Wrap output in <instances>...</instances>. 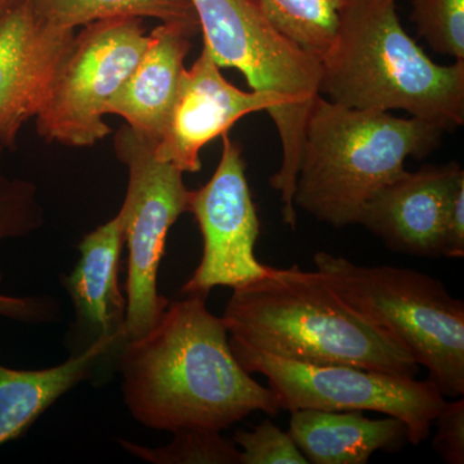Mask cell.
I'll return each mask as SVG.
<instances>
[{
    "mask_svg": "<svg viewBox=\"0 0 464 464\" xmlns=\"http://www.w3.org/2000/svg\"><path fill=\"white\" fill-rule=\"evenodd\" d=\"M206 301L190 295L168 304L154 328L121 351L125 405L149 429L222 432L255 411H282L274 391L239 364L224 319Z\"/></svg>",
    "mask_w": 464,
    "mask_h": 464,
    "instance_id": "6da1fadb",
    "label": "cell"
},
{
    "mask_svg": "<svg viewBox=\"0 0 464 464\" xmlns=\"http://www.w3.org/2000/svg\"><path fill=\"white\" fill-rule=\"evenodd\" d=\"M228 337L271 355L415 377L420 365L353 310L319 271L275 268L232 289L222 316Z\"/></svg>",
    "mask_w": 464,
    "mask_h": 464,
    "instance_id": "7a4b0ae2",
    "label": "cell"
},
{
    "mask_svg": "<svg viewBox=\"0 0 464 464\" xmlns=\"http://www.w3.org/2000/svg\"><path fill=\"white\" fill-rule=\"evenodd\" d=\"M398 2H344L320 58V94L347 108L402 110L444 132L462 127L464 61L433 63L402 27Z\"/></svg>",
    "mask_w": 464,
    "mask_h": 464,
    "instance_id": "3957f363",
    "label": "cell"
},
{
    "mask_svg": "<svg viewBox=\"0 0 464 464\" xmlns=\"http://www.w3.org/2000/svg\"><path fill=\"white\" fill-rule=\"evenodd\" d=\"M444 130L422 119L353 109L323 94L308 114L293 203L333 227L359 224L368 201L439 148Z\"/></svg>",
    "mask_w": 464,
    "mask_h": 464,
    "instance_id": "277c9868",
    "label": "cell"
},
{
    "mask_svg": "<svg viewBox=\"0 0 464 464\" xmlns=\"http://www.w3.org/2000/svg\"><path fill=\"white\" fill-rule=\"evenodd\" d=\"M204 47L219 67L239 70L252 91L276 102L273 116L283 159L270 185L280 192L283 222L297 227L293 197L308 114L320 96V60L284 35L255 0H190Z\"/></svg>",
    "mask_w": 464,
    "mask_h": 464,
    "instance_id": "5b68a950",
    "label": "cell"
},
{
    "mask_svg": "<svg viewBox=\"0 0 464 464\" xmlns=\"http://www.w3.org/2000/svg\"><path fill=\"white\" fill-rule=\"evenodd\" d=\"M316 271L360 315L429 371L444 396L464 393V304L430 275L393 266H360L317 252Z\"/></svg>",
    "mask_w": 464,
    "mask_h": 464,
    "instance_id": "8992f818",
    "label": "cell"
},
{
    "mask_svg": "<svg viewBox=\"0 0 464 464\" xmlns=\"http://www.w3.org/2000/svg\"><path fill=\"white\" fill-rule=\"evenodd\" d=\"M248 373L267 378L282 411H377L399 418L408 441L422 444L447 400L430 382L350 365H316L271 355L232 340Z\"/></svg>",
    "mask_w": 464,
    "mask_h": 464,
    "instance_id": "52a82bcc",
    "label": "cell"
},
{
    "mask_svg": "<svg viewBox=\"0 0 464 464\" xmlns=\"http://www.w3.org/2000/svg\"><path fill=\"white\" fill-rule=\"evenodd\" d=\"M157 142L124 125L116 132V158L128 168V188L119 213L128 258L125 332L142 337L160 320L169 301L158 290V273L168 232L188 210L190 192L183 172L155 154Z\"/></svg>",
    "mask_w": 464,
    "mask_h": 464,
    "instance_id": "ba28073f",
    "label": "cell"
},
{
    "mask_svg": "<svg viewBox=\"0 0 464 464\" xmlns=\"http://www.w3.org/2000/svg\"><path fill=\"white\" fill-rule=\"evenodd\" d=\"M148 41L142 18H108L85 25L35 116L43 139L91 148L108 137L106 106L132 72Z\"/></svg>",
    "mask_w": 464,
    "mask_h": 464,
    "instance_id": "9c48e42d",
    "label": "cell"
},
{
    "mask_svg": "<svg viewBox=\"0 0 464 464\" xmlns=\"http://www.w3.org/2000/svg\"><path fill=\"white\" fill-rule=\"evenodd\" d=\"M246 172L243 150L225 133L215 174L190 192L188 212L199 225L204 246L199 266L183 285L186 295L208 297L216 286L239 288L267 271L256 257L261 225Z\"/></svg>",
    "mask_w": 464,
    "mask_h": 464,
    "instance_id": "30bf717a",
    "label": "cell"
},
{
    "mask_svg": "<svg viewBox=\"0 0 464 464\" xmlns=\"http://www.w3.org/2000/svg\"><path fill=\"white\" fill-rule=\"evenodd\" d=\"M75 32L48 24L25 0L0 25V152L16 149L24 124L35 118Z\"/></svg>",
    "mask_w": 464,
    "mask_h": 464,
    "instance_id": "8fae6325",
    "label": "cell"
},
{
    "mask_svg": "<svg viewBox=\"0 0 464 464\" xmlns=\"http://www.w3.org/2000/svg\"><path fill=\"white\" fill-rule=\"evenodd\" d=\"M266 110L273 118L276 102L267 94L241 91L221 74L203 45L200 56L183 72L179 94L155 154L183 173L201 169L200 151L228 133L244 116Z\"/></svg>",
    "mask_w": 464,
    "mask_h": 464,
    "instance_id": "7c38bea8",
    "label": "cell"
},
{
    "mask_svg": "<svg viewBox=\"0 0 464 464\" xmlns=\"http://www.w3.org/2000/svg\"><path fill=\"white\" fill-rule=\"evenodd\" d=\"M457 163L405 170L382 188L362 210L359 225L393 252L436 258L444 252L445 210Z\"/></svg>",
    "mask_w": 464,
    "mask_h": 464,
    "instance_id": "4fadbf2b",
    "label": "cell"
},
{
    "mask_svg": "<svg viewBox=\"0 0 464 464\" xmlns=\"http://www.w3.org/2000/svg\"><path fill=\"white\" fill-rule=\"evenodd\" d=\"M124 243L123 218L118 213L85 235L78 246V264L63 276V286L75 311V322L66 338L70 355H78L102 340L123 348L127 344V302L119 284Z\"/></svg>",
    "mask_w": 464,
    "mask_h": 464,
    "instance_id": "5bb4252c",
    "label": "cell"
},
{
    "mask_svg": "<svg viewBox=\"0 0 464 464\" xmlns=\"http://www.w3.org/2000/svg\"><path fill=\"white\" fill-rule=\"evenodd\" d=\"M199 32L183 24L155 27L139 63L109 101L106 115L121 116L132 130L160 141L179 94L192 36Z\"/></svg>",
    "mask_w": 464,
    "mask_h": 464,
    "instance_id": "9a60e30c",
    "label": "cell"
},
{
    "mask_svg": "<svg viewBox=\"0 0 464 464\" xmlns=\"http://www.w3.org/2000/svg\"><path fill=\"white\" fill-rule=\"evenodd\" d=\"M121 351L115 342L102 340L52 368L26 371L0 364V447L23 438L58 399L105 372L103 365L118 366Z\"/></svg>",
    "mask_w": 464,
    "mask_h": 464,
    "instance_id": "2e32d148",
    "label": "cell"
},
{
    "mask_svg": "<svg viewBox=\"0 0 464 464\" xmlns=\"http://www.w3.org/2000/svg\"><path fill=\"white\" fill-rule=\"evenodd\" d=\"M289 435L308 463L365 464L375 451L408 440L395 417L369 420L362 411H290Z\"/></svg>",
    "mask_w": 464,
    "mask_h": 464,
    "instance_id": "e0dca14e",
    "label": "cell"
},
{
    "mask_svg": "<svg viewBox=\"0 0 464 464\" xmlns=\"http://www.w3.org/2000/svg\"><path fill=\"white\" fill-rule=\"evenodd\" d=\"M51 25L75 30L94 21L115 17L155 18L161 24H183L200 30L190 0H32Z\"/></svg>",
    "mask_w": 464,
    "mask_h": 464,
    "instance_id": "ac0fdd59",
    "label": "cell"
},
{
    "mask_svg": "<svg viewBox=\"0 0 464 464\" xmlns=\"http://www.w3.org/2000/svg\"><path fill=\"white\" fill-rule=\"evenodd\" d=\"M268 20L302 50L322 58L346 0H255Z\"/></svg>",
    "mask_w": 464,
    "mask_h": 464,
    "instance_id": "d6986e66",
    "label": "cell"
},
{
    "mask_svg": "<svg viewBox=\"0 0 464 464\" xmlns=\"http://www.w3.org/2000/svg\"><path fill=\"white\" fill-rule=\"evenodd\" d=\"M166 447L146 448L127 440L119 444L134 457L154 464H241V451L232 440L210 430L182 429L173 431Z\"/></svg>",
    "mask_w": 464,
    "mask_h": 464,
    "instance_id": "ffe728a7",
    "label": "cell"
},
{
    "mask_svg": "<svg viewBox=\"0 0 464 464\" xmlns=\"http://www.w3.org/2000/svg\"><path fill=\"white\" fill-rule=\"evenodd\" d=\"M411 21L433 51L464 61V0H413Z\"/></svg>",
    "mask_w": 464,
    "mask_h": 464,
    "instance_id": "44dd1931",
    "label": "cell"
},
{
    "mask_svg": "<svg viewBox=\"0 0 464 464\" xmlns=\"http://www.w3.org/2000/svg\"><path fill=\"white\" fill-rule=\"evenodd\" d=\"M2 160L3 152H0V243L29 237L44 225V209L38 188L26 179L8 177L3 170Z\"/></svg>",
    "mask_w": 464,
    "mask_h": 464,
    "instance_id": "7402d4cb",
    "label": "cell"
},
{
    "mask_svg": "<svg viewBox=\"0 0 464 464\" xmlns=\"http://www.w3.org/2000/svg\"><path fill=\"white\" fill-rule=\"evenodd\" d=\"M232 441L241 451V464H308L289 432L271 420L253 431H237Z\"/></svg>",
    "mask_w": 464,
    "mask_h": 464,
    "instance_id": "603a6c76",
    "label": "cell"
},
{
    "mask_svg": "<svg viewBox=\"0 0 464 464\" xmlns=\"http://www.w3.org/2000/svg\"><path fill=\"white\" fill-rule=\"evenodd\" d=\"M433 448L444 462L464 463V400L445 402L436 417Z\"/></svg>",
    "mask_w": 464,
    "mask_h": 464,
    "instance_id": "cb8c5ba5",
    "label": "cell"
},
{
    "mask_svg": "<svg viewBox=\"0 0 464 464\" xmlns=\"http://www.w3.org/2000/svg\"><path fill=\"white\" fill-rule=\"evenodd\" d=\"M0 317L25 325H42L60 322L63 317L60 301L52 295H0Z\"/></svg>",
    "mask_w": 464,
    "mask_h": 464,
    "instance_id": "d4e9b609",
    "label": "cell"
},
{
    "mask_svg": "<svg viewBox=\"0 0 464 464\" xmlns=\"http://www.w3.org/2000/svg\"><path fill=\"white\" fill-rule=\"evenodd\" d=\"M449 258L464 256V170L457 174L449 191L445 210L444 252Z\"/></svg>",
    "mask_w": 464,
    "mask_h": 464,
    "instance_id": "484cf974",
    "label": "cell"
},
{
    "mask_svg": "<svg viewBox=\"0 0 464 464\" xmlns=\"http://www.w3.org/2000/svg\"><path fill=\"white\" fill-rule=\"evenodd\" d=\"M25 0H0V25Z\"/></svg>",
    "mask_w": 464,
    "mask_h": 464,
    "instance_id": "4316f807",
    "label": "cell"
}]
</instances>
